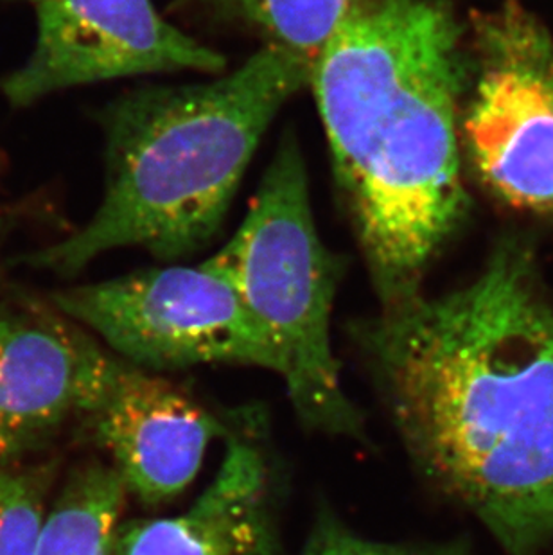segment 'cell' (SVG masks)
Segmentation results:
<instances>
[{
  "mask_svg": "<svg viewBox=\"0 0 553 555\" xmlns=\"http://www.w3.org/2000/svg\"><path fill=\"white\" fill-rule=\"evenodd\" d=\"M419 472L505 555L553 546V306L522 250L355 327Z\"/></svg>",
  "mask_w": 553,
  "mask_h": 555,
  "instance_id": "6da1fadb",
  "label": "cell"
},
{
  "mask_svg": "<svg viewBox=\"0 0 553 555\" xmlns=\"http://www.w3.org/2000/svg\"><path fill=\"white\" fill-rule=\"evenodd\" d=\"M460 26L442 0H356L309 87L382 311L421 295L465 210Z\"/></svg>",
  "mask_w": 553,
  "mask_h": 555,
  "instance_id": "7a4b0ae2",
  "label": "cell"
},
{
  "mask_svg": "<svg viewBox=\"0 0 553 555\" xmlns=\"http://www.w3.org/2000/svg\"><path fill=\"white\" fill-rule=\"evenodd\" d=\"M311 63L267 43L210 81L144 87L105 112L106 182L87 225L26 261L73 275L117 248L164 262L209 245L282 106L309 87Z\"/></svg>",
  "mask_w": 553,
  "mask_h": 555,
  "instance_id": "3957f363",
  "label": "cell"
},
{
  "mask_svg": "<svg viewBox=\"0 0 553 555\" xmlns=\"http://www.w3.org/2000/svg\"><path fill=\"white\" fill-rule=\"evenodd\" d=\"M215 257L281 352L282 379L304 425L363 442L365 417L345 392L331 340L342 262L314 225L308 169L292 131Z\"/></svg>",
  "mask_w": 553,
  "mask_h": 555,
  "instance_id": "277c9868",
  "label": "cell"
},
{
  "mask_svg": "<svg viewBox=\"0 0 553 555\" xmlns=\"http://www.w3.org/2000/svg\"><path fill=\"white\" fill-rule=\"evenodd\" d=\"M51 302L120 360L150 372L224 363L284 374L272 336L215 256L60 289Z\"/></svg>",
  "mask_w": 553,
  "mask_h": 555,
  "instance_id": "5b68a950",
  "label": "cell"
},
{
  "mask_svg": "<svg viewBox=\"0 0 553 555\" xmlns=\"http://www.w3.org/2000/svg\"><path fill=\"white\" fill-rule=\"evenodd\" d=\"M475 31L471 157L500 198L553 212V37L517 0L478 15Z\"/></svg>",
  "mask_w": 553,
  "mask_h": 555,
  "instance_id": "8992f818",
  "label": "cell"
},
{
  "mask_svg": "<svg viewBox=\"0 0 553 555\" xmlns=\"http://www.w3.org/2000/svg\"><path fill=\"white\" fill-rule=\"evenodd\" d=\"M38 35L31 56L2 81L11 105L60 90L146 74H221L216 49L167 22L152 0H33Z\"/></svg>",
  "mask_w": 553,
  "mask_h": 555,
  "instance_id": "52a82bcc",
  "label": "cell"
},
{
  "mask_svg": "<svg viewBox=\"0 0 553 555\" xmlns=\"http://www.w3.org/2000/svg\"><path fill=\"white\" fill-rule=\"evenodd\" d=\"M117 357L48 300L0 288V469L98 403Z\"/></svg>",
  "mask_w": 553,
  "mask_h": 555,
  "instance_id": "ba28073f",
  "label": "cell"
},
{
  "mask_svg": "<svg viewBox=\"0 0 553 555\" xmlns=\"http://www.w3.org/2000/svg\"><path fill=\"white\" fill-rule=\"evenodd\" d=\"M126 493L147 507L180 496L198 477L223 425L177 385L117 357L85 417Z\"/></svg>",
  "mask_w": 553,
  "mask_h": 555,
  "instance_id": "9c48e42d",
  "label": "cell"
},
{
  "mask_svg": "<svg viewBox=\"0 0 553 555\" xmlns=\"http://www.w3.org/2000/svg\"><path fill=\"white\" fill-rule=\"evenodd\" d=\"M270 488L261 451L229 440L204 493L169 518L120 524L112 555H279Z\"/></svg>",
  "mask_w": 553,
  "mask_h": 555,
  "instance_id": "30bf717a",
  "label": "cell"
},
{
  "mask_svg": "<svg viewBox=\"0 0 553 555\" xmlns=\"http://www.w3.org/2000/svg\"><path fill=\"white\" fill-rule=\"evenodd\" d=\"M126 496L111 464L74 472L49 507L38 555H112Z\"/></svg>",
  "mask_w": 553,
  "mask_h": 555,
  "instance_id": "8fae6325",
  "label": "cell"
},
{
  "mask_svg": "<svg viewBox=\"0 0 553 555\" xmlns=\"http://www.w3.org/2000/svg\"><path fill=\"white\" fill-rule=\"evenodd\" d=\"M245 22L313 65L356 0H185Z\"/></svg>",
  "mask_w": 553,
  "mask_h": 555,
  "instance_id": "7c38bea8",
  "label": "cell"
},
{
  "mask_svg": "<svg viewBox=\"0 0 553 555\" xmlns=\"http://www.w3.org/2000/svg\"><path fill=\"white\" fill-rule=\"evenodd\" d=\"M49 477L46 467L0 469V555H38L48 519Z\"/></svg>",
  "mask_w": 553,
  "mask_h": 555,
  "instance_id": "4fadbf2b",
  "label": "cell"
},
{
  "mask_svg": "<svg viewBox=\"0 0 553 555\" xmlns=\"http://www.w3.org/2000/svg\"><path fill=\"white\" fill-rule=\"evenodd\" d=\"M300 555H476L464 538L429 543L372 540L350 529L333 508H320Z\"/></svg>",
  "mask_w": 553,
  "mask_h": 555,
  "instance_id": "5bb4252c",
  "label": "cell"
},
{
  "mask_svg": "<svg viewBox=\"0 0 553 555\" xmlns=\"http://www.w3.org/2000/svg\"><path fill=\"white\" fill-rule=\"evenodd\" d=\"M31 2H33V0H31Z\"/></svg>",
  "mask_w": 553,
  "mask_h": 555,
  "instance_id": "9a60e30c",
  "label": "cell"
}]
</instances>
